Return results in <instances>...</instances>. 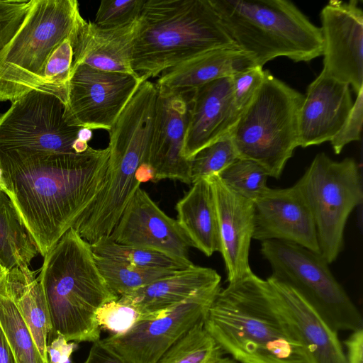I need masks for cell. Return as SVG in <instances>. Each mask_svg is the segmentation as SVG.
<instances>
[{
    "mask_svg": "<svg viewBox=\"0 0 363 363\" xmlns=\"http://www.w3.org/2000/svg\"><path fill=\"white\" fill-rule=\"evenodd\" d=\"M109 150L82 153L0 150L3 191L45 257L104 186Z\"/></svg>",
    "mask_w": 363,
    "mask_h": 363,
    "instance_id": "cell-1",
    "label": "cell"
},
{
    "mask_svg": "<svg viewBox=\"0 0 363 363\" xmlns=\"http://www.w3.org/2000/svg\"><path fill=\"white\" fill-rule=\"evenodd\" d=\"M203 322L223 352L237 362L306 363L273 301L267 279L252 272L220 289Z\"/></svg>",
    "mask_w": 363,
    "mask_h": 363,
    "instance_id": "cell-2",
    "label": "cell"
},
{
    "mask_svg": "<svg viewBox=\"0 0 363 363\" xmlns=\"http://www.w3.org/2000/svg\"><path fill=\"white\" fill-rule=\"evenodd\" d=\"M38 279L50 313L48 342L57 335L77 342L100 340L96 313L119 297L101 274L91 243L70 228L44 257Z\"/></svg>",
    "mask_w": 363,
    "mask_h": 363,
    "instance_id": "cell-3",
    "label": "cell"
},
{
    "mask_svg": "<svg viewBox=\"0 0 363 363\" xmlns=\"http://www.w3.org/2000/svg\"><path fill=\"white\" fill-rule=\"evenodd\" d=\"M237 46L210 0H146L132 51L144 79L206 52Z\"/></svg>",
    "mask_w": 363,
    "mask_h": 363,
    "instance_id": "cell-4",
    "label": "cell"
},
{
    "mask_svg": "<svg viewBox=\"0 0 363 363\" xmlns=\"http://www.w3.org/2000/svg\"><path fill=\"white\" fill-rule=\"evenodd\" d=\"M235 44L256 66L278 57L309 62L322 56L317 27L286 0H210Z\"/></svg>",
    "mask_w": 363,
    "mask_h": 363,
    "instance_id": "cell-5",
    "label": "cell"
},
{
    "mask_svg": "<svg viewBox=\"0 0 363 363\" xmlns=\"http://www.w3.org/2000/svg\"><path fill=\"white\" fill-rule=\"evenodd\" d=\"M85 22L76 0H32L21 26L0 51V102L40 90L49 57Z\"/></svg>",
    "mask_w": 363,
    "mask_h": 363,
    "instance_id": "cell-6",
    "label": "cell"
},
{
    "mask_svg": "<svg viewBox=\"0 0 363 363\" xmlns=\"http://www.w3.org/2000/svg\"><path fill=\"white\" fill-rule=\"evenodd\" d=\"M304 95L265 70L254 99L230 130L239 157L279 179L298 147V113Z\"/></svg>",
    "mask_w": 363,
    "mask_h": 363,
    "instance_id": "cell-7",
    "label": "cell"
},
{
    "mask_svg": "<svg viewBox=\"0 0 363 363\" xmlns=\"http://www.w3.org/2000/svg\"><path fill=\"white\" fill-rule=\"evenodd\" d=\"M294 185L313 216L320 253L331 264L343 248L350 214L362 202L358 164L350 157L335 161L320 152Z\"/></svg>",
    "mask_w": 363,
    "mask_h": 363,
    "instance_id": "cell-8",
    "label": "cell"
},
{
    "mask_svg": "<svg viewBox=\"0 0 363 363\" xmlns=\"http://www.w3.org/2000/svg\"><path fill=\"white\" fill-rule=\"evenodd\" d=\"M261 254L271 277L294 289L337 332L362 328V318L319 252L291 242L267 240Z\"/></svg>",
    "mask_w": 363,
    "mask_h": 363,
    "instance_id": "cell-9",
    "label": "cell"
},
{
    "mask_svg": "<svg viewBox=\"0 0 363 363\" xmlns=\"http://www.w3.org/2000/svg\"><path fill=\"white\" fill-rule=\"evenodd\" d=\"M65 105L57 96L32 91L0 113V150L74 152L79 127L64 117Z\"/></svg>",
    "mask_w": 363,
    "mask_h": 363,
    "instance_id": "cell-10",
    "label": "cell"
},
{
    "mask_svg": "<svg viewBox=\"0 0 363 363\" xmlns=\"http://www.w3.org/2000/svg\"><path fill=\"white\" fill-rule=\"evenodd\" d=\"M138 75L85 65L72 69L64 117L71 126L108 131L140 84Z\"/></svg>",
    "mask_w": 363,
    "mask_h": 363,
    "instance_id": "cell-11",
    "label": "cell"
},
{
    "mask_svg": "<svg viewBox=\"0 0 363 363\" xmlns=\"http://www.w3.org/2000/svg\"><path fill=\"white\" fill-rule=\"evenodd\" d=\"M220 289L203 291L153 318L138 320L127 333L111 335L102 341L127 363H157L174 342L203 319Z\"/></svg>",
    "mask_w": 363,
    "mask_h": 363,
    "instance_id": "cell-12",
    "label": "cell"
},
{
    "mask_svg": "<svg viewBox=\"0 0 363 363\" xmlns=\"http://www.w3.org/2000/svg\"><path fill=\"white\" fill-rule=\"evenodd\" d=\"M321 74L363 90V11L358 1H329L320 11Z\"/></svg>",
    "mask_w": 363,
    "mask_h": 363,
    "instance_id": "cell-13",
    "label": "cell"
},
{
    "mask_svg": "<svg viewBox=\"0 0 363 363\" xmlns=\"http://www.w3.org/2000/svg\"><path fill=\"white\" fill-rule=\"evenodd\" d=\"M108 237L119 244L191 262L189 259L192 247L190 240L177 220L162 211L142 188L131 198Z\"/></svg>",
    "mask_w": 363,
    "mask_h": 363,
    "instance_id": "cell-14",
    "label": "cell"
},
{
    "mask_svg": "<svg viewBox=\"0 0 363 363\" xmlns=\"http://www.w3.org/2000/svg\"><path fill=\"white\" fill-rule=\"evenodd\" d=\"M252 239L279 240L319 252L316 228L298 188H269L254 202Z\"/></svg>",
    "mask_w": 363,
    "mask_h": 363,
    "instance_id": "cell-15",
    "label": "cell"
},
{
    "mask_svg": "<svg viewBox=\"0 0 363 363\" xmlns=\"http://www.w3.org/2000/svg\"><path fill=\"white\" fill-rule=\"evenodd\" d=\"M273 301L301 345L306 363H347L337 332L294 289L271 276Z\"/></svg>",
    "mask_w": 363,
    "mask_h": 363,
    "instance_id": "cell-16",
    "label": "cell"
},
{
    "mask_svg": "<svg viewBox=\"0 0 363 363\" xmlns=\"http://www.w3.org/2000/svg\"><path fill=\"white\" fill-rule=\"evenodd\" d=\"M189 94L158 93L147 162L153 182L162 179L191 184L190 162L182 156Z\"/></svg>",
    "mask_w": 363,
    "mask_h": 363,
    "instance_id": "cell-17",
    "label": "cell"
},
{
    "mask_svg": "<svg viewBox=\"0 0 363 363\" xmlns=\"http://www.w3.org/2000/svg\"><path fill=\"white\" fill-rule=\"evenodd\" d=\"M213 189L220 238V251L228 283L252 270L249 253L254 231V202L227 187L217 174L208 177Z\"/></svg>",
    "mask_w": 363,
    "mask_h": 363,
    "instance_id": "cell-18",
    "label": "cell"
},
{
    "mask_svg": "<svg viewBox=\"0 0 363 363\" xmlns=\"http://www.w3.org/2000/svg\"><path fill=\"white\" fill-rule=\"evenodd\" d=\"M239 117L233 102L231 77L216 79L190 92L183 157L190 160L199 150L230 132Z\"/></svg>",
    "mask_w": 363,
    "mask_h": 363,
    "instance_id": "cell-19",
    "label": "cell"
},
{
    "mask_svg": "<svg viewBox=\"0 0 363 363\" xmlns=\"http://www.w3.org/2000/svg\"><path fill=\"white\" fill-rule=\"evenodd\" d=\"M353 101L350 85L321 73L308 86L298 113V146L330 141L347 118Z\"/></svg>",
    "mask_w": 363,
    "mask_h": 363,
    "instance_id": "cell-20",
    "label": "cell"
},
{
    "mask_svg": "<svg viewBox=\"0 0 363 363\" xmlns=\"http://www.w3.org/2000/svg\"><path fill=\"white\" fill-rule=\"evenodd\" d=\"M220 281L215 269L192 264L121 296L118 300L134 308L142 319L151 318L196 294L220 286Z\"/></svg>",
    "mask_w": 363,
    "mask_h": 363,
    "instance_id": "cell-21",
    "label": "cell"
},
{
    "mask_svg": "<svg viewBox=\"0 0 363 363\" xmlns=\"http://www.w3.org/2000/svg\"><path fill=\"white\" fill-rule=\"evenodd\" d=\"M138 25L139 18L112 28L86 21L73 42L72 69L85 65L103 71L138 75L132 67V51Z\"/></svg>",
    "mask_w": 363,
    "mask_h": 363,
    "instance_id": "cell-22",
    "label": "cell"
},
{
    "mask_svg": "<svg viewBox=\"0 0 363 363\" xmlns=\"http://www.w3.org/2000/svg\"><path fill=\"white\" fill-rule=\"evenodd\" d=\"M256 66L238 46L212 50L162 72L155 85L161 95L187 94L216 79Z\"/></svg>",
    "mask_w": 363,
    "mask_h": 363,
    "instance_id": "cell-23",
    "label": "cell"
},
{
    "mask_svg": "<svg viewBox=\"0 0 363 363\" xmlns=\"http://www.w3.org/2000/svg\"><path fill=\"white\" fill-rule=\"evenodd\" d=\"M177 203V221L192 247L210 257L220 251V238L215 200L208 178L191 184Z\"/></svg>",
    "mask_w": 363,
    "mask_h": 363,
    "instance_id": "cell-24",
    "label": "cell"
},
{
    "mask_svg": "<svg viewBox=\"0 0 363 363\" xmlns=\"http://www.w3.org/2000/svg\"><path fill=\"white\" fill-rule=\"evenodd\" d=\"M0 294L14 303L42 357L50 363L47 353L51 332L50 313L43 290L35 272L28 267L9 270L0 286Z\"/></svg>",
    "mask_w": 363,
    "mask_h": 363,
    "instance_id": "cell-25",
    "label": "cell"
},
{
    "mask_svg": "<svg viewBox=\"0 0 363 363\" xmlns=\"http://www.w3.org/2000/svg\"><path fill=\"white\" fill-rule=\"evenodd\" d=\"M38 253L10 198L0 191V262L8 270L28 267Z\"/></svg>",
    "mask_w": 363,
    "mask_h": 363,
    "instance_id": "cell-26",
    "label": "cell"
},
{
    "mask_svg": "<svg viewBox=\"0 0 363 363\" xmlns=\"http://www.w3.org/2000/svg\"><path fill=\"white\" fill-rule=\"evenodd\" d=\"M94 259L108 287L118 297L177 271L136 267L96 254Z\"/></svg>",
    "mask_w": 363,
    "mask_h": 363,
    "instance_id": "cell-27",
    "label": "cell"
},
{
    "mask_svg": "<svg viewBox=\"0 0 363 363\" xmlns=\"http://www.w3.org/2000/svg\"><path fill=\"white\" fill-rule=\"evenodd\" d=\"M91 246L99 256L140 267L181 270L193 264L154 250L119 244L108 236L95 240Z\"/></svg>",
    "mask_w": 363,
    "mask_h": 363,
    "instance_id": "cell-28",
    "label": "cell"
},
{
    "mask_svg": "<svg viewBox=\"0 0 363 363\" xmlns=\"http://www.w3.org/2000/svg\"><path fill=\"white\" fill-rule=\"evenodd\" d=\"M0 325L16 363H49L42 357L16 305L0 294Z\"/></svg>",
    "mask_w": 363,
    "mask_h": 363,
    "instance_id": "cell-29",
    "label": "cell"
},
{
    "mask_svg": "<svg viewBox=\"0 0 363 363\" xmlns=\"http://www.w3.org/2000/svg\"><path fill=\"white\" fill-rule=\"evenodd\" d=\"M203 320L174 342L157 363H213L223 357V351L204 328Z\"/></svg>",
    "mask_w": 363,
    "mask_h": 363,
    "instance_id": "cell-30",
    "label": "cell"
},
{
    "mask_svg": "<svg viewBox=\"0 0 363 363\" xmlns=\"http://www.w3.org/2000/svg\"><path fill=\"white\" fill-rule=\"evenodd\" d=\"M217 175L230 189L253 202L268 189L267 172L248 159L238 157Z\"/></svg>",
    "mask_w": 363,
    "mask_h": 363,
    "instance_id": "cell-31",
    "label": "cell"
},
{
    "mask_svg": "<svg viewBox=\"0 0 363 363\" xmlns=\"http://www.w3.org/2000/svg\"><path fill=\"white\" fill-rule=\"evenodd\" d=\"M238 157L230 133L228 132L199 150L189 160L191 184L200 179L218 174Z\"/></svg>",
    "mask_w": 363,
    "mask_h": 363,
    "instance_id": "cell-32",
    "label": "cell"
},
{
    "mask_svg": "<svg viewBox=\"0 0 363 363\" xmlns=\"http://www.w3.org/2000/svg\"><path fill=\"white\" fill-rule=\"evenodd\" d=\"M77 33L64 40L53 51L45 67L43 83L40 89L57 96L65 105L72 75L73 42Z\"/></svg>",
    "mask_w": 363,
    "mask_h": 363,
    "instance_id": "cell-33",
    "label": "cell"
},
{
    "mask_svg": "<svg viewBox=\"0 0 363 363\" xmlns=\"http://www.w3.org/2000/svg\"><path fill=\"white\" fill-rule=\"evenodd\" d=\"M146 0L102 1L94 23L104 28L128 25L139 18Z\"/></svg>",
    "mask_w": 363,
    "mask_h": 363,
    "instance_id": "cell-34",
    "label": "cell"
},
{
    "mask_svg": "<svg viewBox=\"0 0 363 363\" xmlns=\"http://www.w3.org/2000/svg\"><path fill=\"white\" fill-rule=\"evenodd\" d=\"M141 319L134 308L118 299L104 304L96 313L99 327L111 332L112 335L127 333Z\"/></svg>",
    "mask_w": 363,
    "mask_h": 363,
    "instance_id": "cell-35",
    "label": "cell"
},
{
    "mask_svg": "<svg viewBox=\"0 0 363 363\" xmlns=\"http://www.w3.org/2000/svg\"><path fill=\"white\" fill-rule=\"evenodd\" d=\"M264 75L262 67L255 66L231 77L234 106L240 116L254 99Z\"/></svg>",
    "mask_w": 363,
    "mask_h": 363,
    "instance_id": "cell-36",
    "label": "cell"
},
{
    "mask_svg": "<svg viewBox=\"0 0 363 363\" xmlns=\"http://www.w3.org/2000/svg\"><path fill=\"white\" fill-rule=\"evenodd\" d=\"M32 6V0H0V51L10 41Z\"/></svg>",
    "mask_w": 363,
    "mask_h": 363,
    "instance_id": "cell-37",
    "label": "cell"
},
{
    "mask_svg": "<svg viewBox=\"0 0 363 363\" xmlns=\"http://www.w3.org/2000/svg\"><path fill=\"white\" fill-rule=\"evenodd\" d=\"M363 121V90L357 94L352 109L336 135L330 141L335 154L349 143L360 139Z\"/></svg>",
    "mask_w": 363,
    "mask_h": 363,
    "instance_id": "cell-38",
    "label": "cell"
},
{
    "mask_svg": "<svg viewBox=\"0 0 363 363\" xmlns=\"http://www.w3.org/2000/svg\"><path fill=\"white\" fill-rule=\"evenodd\" d=\"M77 348L75 342L68 341L61 335H57L48 342L47 353L50 363H71L70 357Z\"/></svg>",
    "mask_w": 363,
    "mask_h": 363,
    "instance_id": "cell-39",
    "label": "cell"
},
{
    "mask_svg": "<svg viewBox=\"0 0 363 363\" xmlns=\"http://www.w3.org/2000/svg\"><path fill=\"white\" fill-rule=\"evenodd\" d=\"M84 363H127L121 356L108 347L102 340L93 342Z\"/></svg>",
    "mask_w": 363,
    "mask_h": 363,
    "instance_id": "cell-40",
    "label": "cell"
},
{
    "mask_svg": "<svg viewBox=\"0 0 363 363\" xmlns=\"http://www.w3.org/2000/svg\"><path fill=\"white\" fill-rule=\"evenodd\" d=\"M344 343L347 363H363V328L352 331Z\"/></svg>",
    "mask_w": 363,
    "mask_h": 363,
    "instance_id": "cell-41",
    "label": "cell"
},
{
    "mask_svg": "<svg viewBox=\"0 0 363 363\" xmlns=\"http://www.w3.org/2000/svg\"><path fill=\"white\" fill-rule=\"evenodd\" d=\"M0 363H16L14 356L0 325Z\"/></svg>",
    "mask_w": 363,
    "mask_h": 363,
    "instance_id": "cell-42",
    "label": "cell"
},
{
    "mask_svg": "<svg viewBox=\"0 0 363 363\" xmlns=\"http://www.w3.org/2000/svg\"><path fill=\"white\" fill-rule=\"evenodd\" d=\"M8 272L9 270L0 262V286L2 284L4 280L5 279Z\"/></svg>",
    "mask_w": 363,
    "mask_h": 363,
    "instance_id": "cell-43",
    "label": "cell"
},
{
    "mask_svg": "<svg viewBox=\"0 0 363 363\" xmlns=\"http://www.w3.org/2000/svg\"><path fill=\"white\" fill-rule=\"evenodd\" d=\"M213 363H238L233 359L230 357H221L218 360L214 362Z\"/></svg>",
    "mask_w": 363,
    "mask_h": 363,
    "instance_id": "cell-44",
    "label": "cell"
},
{
    "mask_svg": "<svg viewBox=\"0 0 363 363\" xmlns=\"http://www.w3.org/2000/svg\"><path fill=\"white\" fill-rule=\"evenodd\" d=\"M4 189V180H3V174H2V169L0 164V191H3Z\"/></svg>",
    "mask_w": 363,
    "mask_h": 363,
    "instance_id": "cell-45",
    "label": "cell"
}]
</instances>
